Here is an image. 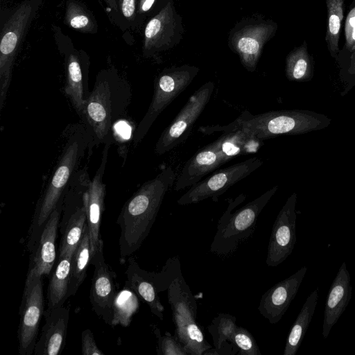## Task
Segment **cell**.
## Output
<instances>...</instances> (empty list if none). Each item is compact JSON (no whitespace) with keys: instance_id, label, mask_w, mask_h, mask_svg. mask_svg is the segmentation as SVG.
I'll use <instances>...</instances> for the list:
<instances>
[{"instance_id":"19","label":"cell","mask_w":355,"mask_h":355,"mask_svg":"<svg viewBox=\"0 0 355 355\" xmlns=\"http://www.w3.org/2000/svg\"><path fill=\"white\" fill-rule=\"evenodd\" d=\"M352 286L347 265L343 261L332 282L327 297L322 335L327 338L331 329L338 321L352 298Z\"/></svg>"},{"instance_id":"18","label":"cell","mask_w":355,"mask_h":355,"mask_svg":"<svg viewBox=\"0 0 355 355\" xmlns=\"http://www.w3.org/2000/svg\"><path fill=\"white\" fill-rule=\"evenodd\" d=\"M45 324L37 338L34 355H58L65 344L69 311L61 306L44 311Z\"/></svg>"},{"instance_id":"34","label":"cell","mask_w":355,"mask_h":355,"mask_svg":"<svg viewBox=\"0 0 355 355\" xmlns=\"http://www.w3.org/2000/svg\"><path fill=\"white\" fill-rule=\"evenodd\" d=\"M339 67L340 78L345 83L341 93L344 96L355 86V51Z\"/></svg>"},{"instance_id":"16","label":"cell","mask_w":355,"mask_h":355,"mask_svg":"<svg viewBox=\"0 0 355 355\" xmlns=\"http://www.w3.org/2000/svg\"><path fill=\"white\" fill-rule=\"evenodd\" d=\"M306 271V266L302 267L262 295L258 310L270 324L277 323L284 316L297 295Z\"/></svg>"},{"instance_id":"10","label":"cell","mask_w":355,"mask_h":355,"mask_svg":"<svg viewBox=\"0 0 355 355\" xmlns=\"http://www.w3.org/2000/svg\"><path fill=\"white\" fill-rule=\"evenodd\" d=\"M262 164L263 161L254 157L218 170L191 187L177 202L180 205H187L199 202L209 198L217 202L218 197L229 188L248 176Z\"/></svg>"},{"instance_id":"36","label":"cell","mask_w":355,"mask_h":355,"mask_svg":"<svg viewBox=\"0 0 355 355\" xmlns=\"http://www.w3.org/2000/svg\"><path fill=\"white\" fill-rule=\"evenodd\" d=\"M239 50L246 55H254L259 51V43L254 38L242 37L238 43Z\"/></svg>"},{"instance_id":"39","label":"cell","mask_w":355,"mask_h":355,"mask_svg":"<svg viewBox=\"0 0 355 355\" xmlns=\"http://www.w3.org/2000/svg\"><path fill=\"white\" fill-rule=\"evenodd\" d=\"M155 0H143L141 3V10L148 11L153 4Z\"/></svg>"},{"instance_id":"20","label":"cell","mask_w":355,"mask_h":355,"mask_svg":"<svg viewBox=\"0 0 355 355\" xmlns=\"http://www.w3.org/2000/svg\"><path fill=\"white\" fill-rule=\"evenodd\" d=\"M128 263L125 272L127 276L125 286L132 289L148 305L153 314L160 320H163L164 308L153 283L146 276V271L139 268L133 257H129Z\"/></svg>"},{"instance_id":"13","label":"cell","mask_w":355,"mask_h":355,"mask_svg":"<svg viewBox=\"0 0 355 355\" xmlns=\"http://www.w3.org/2000/svg\"><path fill=\"white\" fill-rule=\"evenodd\" d=\"M296 193H292L279 211L272 225L266 263L275 267L292 253L296 243Z\"/></svg>"},{"instance_id":"26","label":"cell","mask_w":355,"mask_h":355,"mask_svg":"<svg viewBox=\"0 0 355 355\" xmlns=\"http://www.w3.org/2000/svg\"><path fill=\"white\" fill-rule=\"evenodd\" d=\"M314 61L309 54L306 42L294 49L286 60V74L291 81L307 82L313 76Z\"/></svg>"},{"instance_id":"25","label":"cell","mask_w":355,"mask_h":355,"mask_svg":"<svg viewBox=\"0 0 355 355\" xmlns=\"http://www.w3.org/2000/svg\"><path fill=\"white\" fill-rule=\"evenodd\" d=\"M92 258L89 229L85 226L81 241L76 248L71 261V275L67 297L74 295L85 280Z\"/></svg>"},{"instance_id":"28","label":"cell","mask_w":355,"mask_h":355,"mask_svg":"<svg viewBox=\"0 0 355 355\" xmlns=\"http://www.w3.org/2000/svg\"><path fill=\"white\" fill-rule=\"evenodd\" d=\"M139 307L138 295L125 286L123 289L117 292L115 296L111 326L118 324L125 327L129 326Z\"/></svg>"},{"instance_id":"11","label":"cell","mask_w":355,"mask_h":355,"mask_svg":"<svg viewBox=\"0 0 355 355\" xmlns=\"http://www.w3.org/2000/svg\"><path fill=\"white\" fill-rule=\"evenodd\" d=\"M214 89V84L208 82L189 97L173 121L161 134L155 148L157 154L169 152L187 139L195 122L208 104Z\"/></svg>"},{"instance_id":"8","label":"cell","mask_w":355,"mask_h":355,"mask_svg":"<svg viewBox=\"0 0 355 355\" xmlns=\"http://www.w3.org/2000/svg\"><path fill=\"white\" fill-rule=\"evenodd\" d=\"M40 0L22 3L4 24L0 42V112L7 98L19 46L34 17Z\"/></svg>"},{"instance_id":"29","label":"cell","mask_w":355,"mask_h":355,"mask_svg":"<svg viewBox=\"0 0 355 355\" xmlns=\"http://www.w3.org/2000/svg\"><path fill=\"white\" fill-rule=\"evenodd\" d=\"M235 316L227 313H219L215 317L207 329L212 337L215 351L211 354H219L227 342L232 343L237 325ZM232 345V344H231Z\"/></svg>"},{"instance_id":"5","label":"cell","mask_w":355,"mask_h":355,"mask_svg":"<svg viewBox=\"0 0 355 355\" xmlns=\"http://www.w3.org/2000/svg\"><path fill=\"white\" fill-rule=\"evenodd\" d=\"M263 141L241 130L223 132L214 141L193 155L184 165L174 186L179 191L200 182L202 178L235 157L257 153Z\"/></svg>"},{"instance_id":"40","label":"cell","mask_w":355,"mask_h":355,"mask_svg":"<svg viewBox=\"0 0 355 355\" xmlns=\"http://www.w3.org/2000/svg\"><path fill=\"white\" fill-rule=\"evenodd\" d=\"M109 6L114 10H117V5L116 0H104Z\"/></svg>"},{"instance_id":"15","label":"cell","mask_w":355,"mask_h":355,"mask_svg":"<svg viewBox=\"0 0 355 355\" xmlns=\"http://www.w3.org/2000/svg\"><path fill=\"white\" fill-rule=\"evenodd\" d=\"M112 143L113 139H109L104 144L101 164L83 196L92 257L103 243L100 236V227L106 194V186L103 182V178L107 161L108 150Z\"/></svg>"},{"instance_id":"1","label":"cell","mask_w":355,"mask_h":355,"mask_svg":"<svg viewBox=\"0 0 355 355\" xmlns=\"http://www.w3.org/2000/svg\"><path fill=\"white\" fill-rule=\"evenodd\" d=\"M176 180L171 167L144 183L123 206L116 223L121 229L120 261L123 263L141 245L155 223L167 191Z\"/></svg>"},{"instance_id":"2","label":"cell","mask_w":355,"mask_h":355,"mask_svg":"<svg viewBox=\"0 0 355 355\" xmlns=\"http://www.w3.org/2000/svg\"><path fill=\"white\" fill-rule=\"evenodd\" d=\"M62 136V150L34 214L31 227L33 248L48 218L63 199L71 180L79 170L86 152L89 156L92 153V136L82 121L69 125Z\"/></svg>"},{"instance_id":"35","label":"cell","mask_w":355,"mask_h":355,"mask_svg":"<svg viewBox=\"0 0 355 355\" xmlns=\"http://www.w3.org/2000/svg\"><path fill=\"white\" fill-rule=\"evenodd\" d=\"M81 351L83 355H103L97 347L94 335L89 329L83 331L81 334Z\"/></svg>"},{"instance_id":"3","label":"cell","mask_w":355,"mask_h":355,"mask_svg":"<svg viewBox=\"0 0 355 355\" xmlns=\"http://www.w3.org/2000/svg\"><path fill=\"white\" fill-rule=\"evenodd\" d=\"M131 97L129 84L115 71L98 74L80 118L92 136V149L113 139L114 125L126 116Z\"/></svg>"},{"instance_id":"27","label":"cell","mask_w":355,"mask_h":355,"mask_svg":"<svg viewBox=\"0 0 355 355\" xmlns=\"http://www.w3.org/2000/svg\"><path fill=\"white\" fill-rule=\"evenodd\" d=\"M345 0H325L327 9L325 41L331 56L337 61L340 52V28L344 19Z\"/></svg>"},{"instance_id":"23","label":"cell","mask_w":355,"mask_h":355,"mask_svg":"<svg viewBox=\"0 0 355 355\" xmlns=\"http://www.w3.org/2000/svg\"><path fill=\"white\" fill-rule=\"evenodd\" d=\"M72 257H59L47 289L48 309L63 306L68 298Z\"/></svg>"},{"instance_id":"24","label":"cell","mask_w":355,"mask_h":355,"mask_svg":"<svg viewBox=\"0 0 355 355\" xmlns=\"http://www.w3.org/2000/svg\"><path fill=\"white\" fill-rule=\"evenodd\" d=\"M86 223V207L84 200H83L78 206L75 207L68 219L60 241L59 257L73 256L76 248L81 241Z\"/></svg>"},{"instance_id":"12","label":"cell","mask_w":355,"mask_h":355,"mask_svg":"<svg viewBox=\"0 0 355 355\" xmlns=\"http://www.w3.org/2000/svg\"><path fill=\"white\" fill-rule=\"evenodd\" d=\"M42 277H35L25 282L17 331L20 355H32L37 340L39 326L44 313Z\"/></svg>"},{"instance_id":"32","label":"cell","mask_w":355,"mask_h":355,"mask_svg":"<svg viewBox=\"0 0 355 355\" xmlns=\"http://www.w3.org/2000/svg\"><path fill=\"white\" fill-rule=\"evenodd\" d=\"M345 43L340 50L337 62L341 64L355 51V5L349 11L345 24Z\"/></svg>"},{"instance_id":"37","label":"cell","mask_w":355,"mask_h":355,"mask_svg":"<svg viewBox=\"0 0 355 355\" xmlns=\"http://www.w3.org/2000/svg\"><path fill=\"white\" fill-rule=\"evenodd\" d=\"M161 21L158 17H155L148 22L145 29L146 43L155 40L161 30Z\"/></svg>"},{"instance_id":"41","label":"cell","mask_w":355,"mask_h":355,"mask_svg":"<svg viewBox=\"0 0 355 355\" xmlns=\"http://www.w3.org/2000/svg\"><path fill=\"white\" fill-rule=\"evenodd\" d=\"M354 5H355V0H353V1H352V6H354Z\"/></svg>"},{"instance_id":"30","label":"cell","mask_w":355,"mask_h":355,"mask_svg":"<svg viewBox=\"0 0 355 355\" xmlns=\"http://www.w3.org/2000/svg\"><path fill=\"white\" fill-rule=\"evenodd\" d=\"M64 22L71 28L82 32H93L96 28L95 21L80 4L69 1L67 6Z\"/></svg>"},{"instance_id":"33","label":"cell","mask_w":355,"mask_h":355,"mask_svg":"<svg viewBox=\"0 0 355 355\" xmlns=\"http://www.w3.org/2000/svg\"><path fill=\"white\" fill-rule=\"evenodd\" d=\"M154 334L157 338V353L158 355H187L182 344L170 333L162 336L159 328H155Z\"/></svg>"},{"instance_id":"6","label":"cell","mask_w":355,"mask_h":355,"mask_svg":"<svg viewBox=\"0 0 355 355\" xmlns=\"http://www.w3.org/2000/svg\"><path fill=\"white\" fill-rule=\"evenodd\" d=\"M277 189L278 186L272 187L234 213L232 209L243 202L246 196L241 193L234 200L228 199V207L218 220L210 251L219 256L235 252L252 234L259 214Z\"/></svg>"},{"instance_id":"7","label":"cell","mask_w":355,"mask_h":355,"mask_svg":"<svg viewBox=\"0 0 355 355\" xmlns=\"http://www.w3.org/2000/svg\"><path fill=\"white\" fill-rule=\"evenodd\" d=\"M167 291L175 338L188 354H204L211 346L205 340L197 324V303L182 273L171 281Z\"/></svg>"},{"instance_id":"22","label":"cell","mask_w":355,"mask_h":355,"mask_svg":"<svg viewBox=\"0 0 355 355\" xmlns=\"http://www.w3.org/2000/svg\"><path fill=\"white\" fill-rule=\"evenodd\" d=\"M318 300V288L307 297L288 335L284 355H295L311 322Z\"/></svg>"},{"instance_id":"17","label":"cell","mask_w":355,"mask_h":355,"mask_svg":"<svg viewBox=\"0 0 355 355\" xmlns=\"http://www.w3.org/2000/svg\"><path fill=\"white\" fill-rule=\"evenodd\" d=\"M63 199L58 203L45 223L29 265L26 281L49 275L55 261L58 226L63 208Z\"/></svg>"},{"instance_id":"21","label":"cell","mask_w":355,"mask_h":355,"mask_svg":"<svg viewBox=\"0 0 355 355\" xmlns=\"http://www.w3.org/2000/svg\"><path fill=\"white\" fill-rule=\"evenodd\" d=\"M65 95L71 103L77 114L81 118L90 92L80 61L71 54L66 62V80L64 87Z\"/></svg>"},{"instance_id":"38","label":"cell","mask_w":355,"mask_h":355,"mask_svg":"<svg viewBox=\"0 0 355 355\" xmlns=\"http://www.w3.org/2000/svg\"><path fill=\"white\" fill-rule=\"evenodd\" d=\"M119 4L123 16L131 20L135 17V0H119Z\"/></svg>"},{"instance_id":"4","label":"cell","mask_w":355,"mask_h":355,"mask_svg":"<svg viewBox=\"0 0 355 355\" xmlns=\"http://www.w3.org/2000/svg\"><path fill=\"white\" fill-rule=\"evenodd\" d=\"M331 119L327 116L306 110L270 111L252 114L245 110L226 125L200 127L204 134L241 130L264 141L282 135H298L328 127Z\"/></svg>"},{"instance_id":"31","label":"cell","mask_w":355,"mask_h":355,"mask_svg":"<svg viewBox=\"0 0 355 355\" xmlns=\"http://www.w3.org/2000/svg\"><path fill=\"white\" fill-rule=\"evenodd\" d=\"M236 354L261 355L259 346L251 333L246 329L237 327L232 343Z\"/></svg>"},{"instance_id":"14","label":"cell","mask_w":355,"mask_h":355,"mask_svg":"<svg viewBox=\"0 0 355 355\" xmlns=\"http://www.w3.org/2000/svg\"><path fill=\"white\" fill-rule=\"evenodd\" d=\"M103 242L91 258L90 263L94 266L89 291V300L93 311L105 323L111 325L113 303L117 293L115 273L105 262L103 256Z\"/></svg>"},{"instance_id":"9","label":"cell","mask_w":355,"mask_h":355,"mask_svg":"<svg viewBox=\"0 0 355 355\" xmlns=\"http://www.w3.org/2000/svg\"><path fill=\"white\" fill-rule=\"evenodd\" d=\"M194 76L191 70L180 69L163 73L157 78L148 109L132 132L135 144L144 138L158 116L188 87Z\"/></svg>"}]
</instances>
